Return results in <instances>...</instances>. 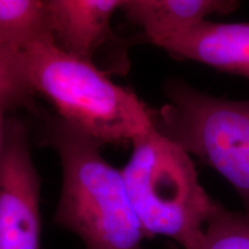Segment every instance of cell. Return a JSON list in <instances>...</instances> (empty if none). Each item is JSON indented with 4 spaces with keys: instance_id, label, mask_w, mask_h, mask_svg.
Here are the masks:
<instances>
[{
    "instance_id": "obj_1",
    "label": "cell",
    "mask_w": 249,
    "mask_h": 249,
    "mask_svg": "<svg viewBox=\"0 0 249 249\" xmlns=\"http://www.w3.org/2000/svg\"><path fill=\"white\" fill-rule=\"evenodd\" d=\"M13 52L31 90L53 103L64 123L98 144L132 142L155 124V111L135 93L52 37Z\"/></svg>"
},
{
    "instance_id": "obj_2",
    "label": "cell",
    "mask_w": 249,
    "mask_h": 249,
    "mask_svg": "<svg viewBox=\"0 0 249 249\" xmlns=\"http://www.w3.org/2000/svg\"><path fill=\"white\" fill-rule=\"evenodd\" d=\"M60 156L62 188L54 222L85 249H140L144 236L121 170L102 157L97 142L64 121L52 133Z\"/></svg>"
},
{
    "instance_id": "obj_3",
    "label": "cell",
    "mask_w": 249,
    "mask_h": 249,
    "mask_svg": "<svg viewBox=\"0 0 249 249\" xmlns=\"http://www.w3.org/2000/svg\"><path fill=\"white\" fill-rule=\"evenodd\" d=\"M132 144L121 173L144 234L194 249L220 204L202 187L191 155L156 124Z\"/></svg>"
},
{
    "instance_id": "obj_4",
    "label": "cell",
    "mask_w": 249,
    "mask_h": 249,
    "mask_svg": "<svg viewBox=\"0 0 249 249\" xmlns=\"http://www.w3.org/2000/svg\"><path fill=\"white\" fill-rule=\"evenodd\" d=\"M169 103L154 112L157 129L216 170L249 213V99L230 101L171 81Z\"/></svg>"
},
{
    "instance_id": "obj_5",
    "label": "cell",
    "mask_w": 249,
    "mask_h": 249,
    "mask_svg": "<svg viewBox=\"0 0 249 249\" xmlns=\"http://www.w3.org/2000/svg\"><path fill=\"white\" fill-rule=\"evenodd\" d=\"M39 188L27 130L9 120L0 143V249H39Z\"/></svg>"
},
{
    "instance_id": "obj_6",
    "label": "cell",
    "mask_w": 249,
    "mask_h": 249,
    "mask_svg": "<svg viewBox=\"0 0 249 249\" xmlns=\"http://www.w3.org/2000/svg\"><path fill=\"white\" fill-rule=\"evenodd\" d=\"M148 39L174 55L249 77V23L203 20Z\"/></svg>"
},
{
    "instance_id": "obj_7",
    "label": "cell",
    "mask_w": 249,
    "mask_h": 249,
    "mask_svg": "<svg viewBox=\"0 0 249 249\" xmlns=\"http://www.w3.org/2000/svg\"><path fill=\"white\" fill-rule=\"evenodd\" d=\"M124 0H42L52 38L61 49L91 60L107 37L112 14Z\"/></svg>"
},
{
    "instance_id": "obj_8",
    "label": "cell",
    "mask_w": 249,
    "mask_h": 249,
    "mask_svg": "<svg viewBox=\"0 0 249 249\" xmlns=\"http://www.w3.org/2000/svg\"><path fill=\"white\" fill-rule=\"evenodd\" d=\"M52 37L42 0H0V46L18 51L36 39Z\"/></svg>"
},
{
    "instance_id": "obj_9",
    "label": "cell",
    "mask_w": 249,
    "mask_h": 249,
    "mask_svg": "<svg viewBox=\"0 0 249 249\" xmlns=\"http://www.w3.org/2000/svg\"><path fill=\"white\" fill-rule=\"evenodd\" d=\"M239 0H160L151 18L143 24L145 36L178 30L207 20L208 15L226 14Z\"/></svg>"
},
{
    "instance_id": "obj_10",
    "label": "cell",
    "mask_w": 249,
    "mask_h": 249,
    "mask_svg": "<svg viewBox=\"0 0 249 249\" xmlns=\"http://www.w3.org/2000/svg\"><path fill=\"white\" fill-rule=\"evenodd\" d=\"M194 249H249V213L220 205Z\"/></svg>"
},
{
    "instance_id": "obj_11",
    "label": "cell",
    "mask_w": 249,
    "mask_h": 249,
    "mask_svg": "<svg viewBox=\"0 0 249 249\" xmlns=\"http://www.w3.org/2000/svg\"><path fill=\"white\" fill-rule=\"evenodd\" d=\"M31 92L14 52L0 46V108L23 104Z\"/></svg>"
},
{
    "instance_id": "obj_12",
    "label": "cell",
    "mask_w": 249,
    "mask_h": 249,
    "mask_svg": "<svg viewBox=\"0 0 249 249\" xmlns=\"http://www.w3.org/2000/svg\"><path fill=\"white\" fill-rule=\"evenodd\" d=\"M1 129H0V143H1Z\"/></svg>"
}]
</instances>
